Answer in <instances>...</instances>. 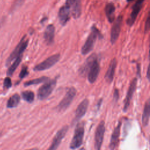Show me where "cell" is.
Instances as JSON below:
<instances>
[{
  "mask_svg": "<svg viewBox=\"0 0 150 150\" xmlns=\"http://www.w3.org/2000/svg\"><path fill=\"white\" fill-rule=\"evenodd\" d=\"M97 38L101 39L103 38V36L100 32L96 28V26H93L91 28V33L88 35L87 40L81 47V52L82 54L86 55L93 50Z\"/></svg>",
  "mask_w": 150,
  "mask_h": 150,
  "instance_id": "1",
  "label": "cell"
},
{
  "mask_svg": "<svg viewBox=\"0 0 150 150\" xmlns=\"http://www.w3.org/2000/svg\"><path fill=\"white\" fill-rule=\"evenodd\" d=\"M84 129L83 124L79 123L76 125L74 129V135L70 144V148L72 149L78 148L81 146L83 142Z\"/></svg>",
  "mask_w": 150,
  "mask_h": 150,
  "instance_id": "2",
  "label": "cell"
},
{
  "mask_svg": "<svg viewBox=\"0 0 150 150\" xmlns=\"http://www.w3.org/2000/svg\"><path fill=\"white\" fill-rule=\"evenodd\" d=\"M56 79L49 80L45 82L38 91V97L39 100H44L48 97L54 90L56 84Z\"/></svg>",
  "mask_w": 150,
  "mask_h": 150,
  "instance_id": "3",
  "label": "cell"
},
{
  "mask_svg": "<svg viewBox=\"0 0 150 150\" xmlns=\"http://www.w3.org/2000/svg\"><path fill=\"white\" fill-rule=\"evenodd\" d=\"M25 38H26V36H24L21 39L19 43L15 47L13 52L11 53L10 56L8 57V58L6 60V66H9L10 63L12 62V61L15 60L19 56L22 55L23 54V52L25 51V50L26 49L28 45V40L25 39Z\"/></svg>",
  "mask_w": 150,
  "mask_h": 150,
  "instance_id": "4",
  "label": "cell"
},
{
  "mask_svg": "<svg viewBox=\"0 0 150 150\" xmlns=\"http://www.w3.org/2000/svg\"><path fill=\"white\" fill-rule=\"evenodd\" d=\"M60 56L59 54H55L50 56L40 63L35 66L33 70L36 71H40L49 69L58 62L60 60Z\"/></svg>",
  "mask_w": 150,
  "mask_h": 150,
  "instance_id": "5",
  "label": "cell"
},
{
  "mask_svg": "<svg viewBox=\"0 0 150 150\" xmlns=\"http://www.w3.org/2000/svg\"><path fill=\"white\" fill-rule=\"evenodd\" d=\"M76 94V90L74 87H70L66 93L64 97L57 106L59 111H63L70 105Z\"/></svg>",
  "mask_w": 150,
  "mask_h": 150,
  "instance_id": "6",
  "label": "cell"
},
{
  "mask_svg": "<svg viewBox=\"0 0 150 150\" xmlns=\"http://www.w3.org/2000/svg\"><path fill=\"white\" fill-rule=\"evenodd\" d=\"M123 17L121 15L118 16L115 21L113 22V25L111 30V36H110V41L112 45L114 44L117 40L120 33L121 32V26L122 23Z\"/></svg>",
  "mask_w": 150,
  "mask_h": 150,
  "instance_id": "7",
  "label": "cell"
},
{
  "mask_svg": "<svg viewBox=\"0 0 150 150\" xmlns=\"http://www.w3.org/2000/svg\"><path fill=\"white\" fill-rule=\"evenodd\" d=\"M68 129L69 127L67 125H64L60 129H59L56 134L50 146L47 150H56L59 147L62 140L63 139L66 134L67 133Z\"/></svg>",
  "mask_w": 150,
  "mask_h": 150,
  "instance_id": "8",
  "label": "cell"
},
{
  "mask_svg": "<svg viewBox=\"0 0 150 150\" xmlns=\"http://www.w3.org/2000/svg\"><path fill=\"white\" fill-rule=\"evenodd\" d=\"M105 132V125L103 121H101L97 127L95 133V149L96 150H100Z\"/></svg>",
  "mask_w": 150,
  "mask_h": 150,
  "instance_id": "9",
  "label": "cell"
},
{
  "mask_svg": "<svg viewBox=\"0 0 150 150\" xmlns=\"http://www.w3.org/2000/svg\"><path fill=\"white\" fill-rule=\"evenodd\" d=\"M145 0H137L136 2L134 4L132 8L131 13L129 16V18L127 19V23L129 26H131L134 23L139 13V11H141L143 3Z\"/></svg>",
  "mask_w": 150,
  "mask_h": 150,
  "instance_id": "10",
  "label": "cell"
},
{
  "mask_svg": "<svg viewBox=\"0 0 150 150\" xmlns=\"http://www.w3.org/2000/svg\"><path fill=\"white\" fill-rule=\"evenodd\" d=\"M99 72H100V64L97 59L93 62V63H92V64L91 65V66L88 69V73L87 74L88 81L90 83H94L98 77Z\"/></svg>",
  "mask_w": 150,
  "mask_h": 150,
  "instance_id": "11",
  "label": "cell"
},
{
  "mask_svg": "<svg viewBox=\"0 0 150 150\" xmlns=\"http://www.w3.org/2000/svg\"><path fill=\"white\" fill-rule=\"evenodd\" d=\"M137 79L135 77L131 81L127 91V96L125 99V102H124V111H126L127 110L130 104L131 100L132 99V97L133 96V94L137 87Z\"/></svg>",
  "mask_w": 150,
  "mask_h": 150,
  "instance_id": "12",
  "label": "cell"
},
{
  "mask_svg": "<svg viewBox=\"0 0 150 150\" xmlns=\"http://www.w3.org/2000/svg\"><path fill=\"white\" fill-rule=\"evenodd\" d=\"M70 13L71 11L70 8L66 5H63L60 8L58 13V18L62 25H65L69 21L70 18Z\"/></svg>",
  "mask_w": 150,
  "mask_h": 150,
  "instance_id": "13",
  "label": "cell"
},
{
  "mask_svg": "<svg viewBox=\"0 0 150 150\" xmlns=\"http://www.w3.org/2000/svg\"><path fill=\"white\" fill-rule=\"evenodd\" d=\"M88 105V100L87 99L83 100L78 105L76 110V115L74 120L75 121L80 120L86 114Z\"/></svg>",
  "mask_w": 150,
  "mask_h": 150,
  "instance_id": "14",
  "label": "cell"
},
{
  "mask_svg": "<svg viewBox=\"0 0 150 150\" xmlns=\"http://www.w3.org/2000/svg\"><path fill=\"white\" fill-rule=\"evenodd\" d=\"M97 59V56L96 54H91L86 60V62L83 63V64L80 67L79 69V74L82 76H86L88 69L93 62Z\"/></svg>",
  "mask_w": 150,
  "mask_h": 150,
  "instance_id": "15",
  "label": "cell"
},
{
  "mask_svg": "<svg viewBox=\"0 0 150 150\" xmlns=\"http://www.w3.org/2000/svg\"><path fill=\"white\" fill-rule=\"evenodd\" d=\"M116 66H117V60L115 58H114L111 60L109 66L108 67V69L104 76L106 81L108 83H111L113 80Z\"/></svg>",
  "mask_w": 150,
  "mask_h": 150,
  "instance_id": "16",
  "label": "cell"
},
{
  "mask_svg": "<svg viewBox=\"0 0 150 150\" xmlns=\"http://www.w3.org/2000/svg\"><path fill=\"white\" fill-rule=\"evenodd\" d=\"M54 26L52 24L49 25L45 29L43 37L46 44L48 45L52 44L53 42L54 37Z\"/></svg>",
  "mask_w": 150,
  "mask_h": 150,
  "instance_id": "17",
  "label": "cell"
},
{
  "mask_svg": "<svg viewBox=\"0 0 150 150\" xmlns=\"http://www.w3.org/2000/svg\"><path fill=\"white\" fill-rule=\"evenodd\" d=\"M120 127L121 122H119L112 132L110 144V148L111 150H114L115 148L117 146L120 134Z\"/></svg>",
  "mask_w": 150,
  "mask_h": 150,
  "instance_id": "18",
  "label": "cell"
},
{
  "mask_svg": "<svg viewBox=\"0 0 150 150\" xmlns=\"http://www.w3.org/2000/svg\"><path fill=\"white\" fill-rule=\"evenodd\" d=\"M115 8L113 3H108L105 7V13L108 21L110 23H112L115 20Z\"/></svg>",
  "mask_w": 150,
  "mask_h": 150,
  "instance_id": "19",
  "label": "cell"
},
{
  "mask_svg": "<svg viewBox=\"0 0 150 150\" xmlns=\"http://www.w3.org/2000/svg\"><path fill=\"white\" fill-rule=\"evenodd\" d=\"M149 112H150V104H149V100H148L145 104L142 117V122L144 127H146L148 124L149 118Z\"/></svg>",
  "mask_w": 150,
  "mask_h": 150,
  "instance_id": "20",
  "label": "cell"
},
{
  "mask_svg": "<svg viewBox=\"0 0 150 150\" xmlns=\"http://www.w3.org/2000/svg\"><path fill=\"white\" fill-rule=\"evenodd\" d=\"M20 96L18 94H15L12 96L7 102V107L8 108H14L18 106L20 101Z\"/></svg>",
  "mask_w": 150,
  "mask_h": 150,
  "instance_id": "21",
  "label": "cell"
},
{
  "mask_svg": "<svg viewBox=\"0 0 150 150\" xmlns=\"http://www.w3.org/2000/svg\"><path fill=\"white\" fill-rule=\"evenodd\" d=\"M22 54L19 56L15 59L14 62L12 63V64L11 65V66L9 67L8 70H7L6 74L8 76H12L13 74V73H14V71H15L16 68L19 65V64L22 60Z\"/></svg>",
  "mask_w": 150,
  "mask_h": 150,
  "instance_id": "22",
  "label": "cell"
},
{
  "mask_svg": "<svg viewBox=\"0 0 150 150\" xmlns=\"http://www.w3.org/2000/svg\"><path fill=\"white\" fill-rule=\"evenodd\" d=\"M49 80V79L46 76H42L40 77L39 78H37V79H35L33 80H30L29 81H26L24 83V86H29L30 85H35V84H38L42 83H45L47 81H48Z\"/></svg>",
  "mask_w": 150,
  "mask_h": 150,
  "instance_id": "23",
  "label": "cell"
},
{
  "mask_svg": "<svg viewBox=\"0 0 150 150\" xmlns=\"http://www.w3.org/2000/svg\"><path fill=\"white\" fill-rule=\"evenodd\" d=\"M22 97L28 103H32L34 100L35 94L32 91H25L22 93Z\"/></svg>",
  "mask_w": 150,
  "mask_h": 150,
  "instance_id": "24",
  "label": "cell"
},
{
  "mask_svg": "<svg viewBox=\"0 0 150 150\" xmlns=\"http://www.w3.org/2000/svg\"><path fill=\"white\" fill-rule=\"evenodd\" d=\"M29 74V72L28 71V67L25 66H23L22 68V70L20 72V74H19V77L20 79H23L24 77H25L26 76H27Z\"/></svg>",
  "mask_w": 150,
  "mask_h": 150,
  "instance_id": "25",
  "label": "cell"
},
{
  "mask_svg": "<svg viewBox=\"0 0 150 150\" xmlns=\"http://www.w3.org/2000/svg\"><path fill=\"white\" fill-rule=\"evenodd\" d=\"M12 86V81L10 77H6L4 81V87L5 88H9Z\"/></svg>",
  "mask_w": 150,
  "mask_h": 150,
  "instance_id": "26",
  "label": "cell"
},
{
  "mask_svg": "<svg viewBox=\"0 0 150 150\" xmlns=\"http://www.w3.org/2000/svg\"><path fill=\"white\" fill-rule=\"evenodd\" d=\"M149 28V16H148L147 19H146V24H145V32L146 33Z\"/></svg>",
  "mask_w": 150,
  "mask_h": 150,
  "instance_id": "27",
  "label": "cell"
},
{
  "mask_svg": "<svg viewBox=\"0 0 150 150\" xmlns=\"http://www.w3.org/2000/svg\"><path fill=\"white\" fill-rule=\"evenodd\" d=\"M118 98V90L116 89L115 90V92L114 94V98L116 100H117Z\"/></svg>",
  "mask_w": 150,
  "mask_h": 150,
  "instance_id": "28",
  "label": "cell"
},
{
  "mask_svg": "<svg viewBox=\"0 0 150 150\" xmlns=\"http://www.w3.org/2000/svg\"><path fill=\"white\" fill-rule=\"evenodd\" d=\"M27 150H38L37 148H32V149H27Z\"/></svg>",
  "mask_w": 150,
  "mask_h": 150,
  "instance_id": "29",
  "label": "cell"
},
{
  "mask_svg": "<svg viewBox=\"0 0 150 150\" xmlns=\"http://www.w3.org/2000/svg\"><path fill=\"white\" fill-rule=\"evenodd\" d=\"M133 0H127V1L128 2H131V1H132Z\"/></svg>",
  "mask_w": 150,
  "mask_h": 150,
  "instance_id": "30",
  "label": "cell"
},
{
  "mask_svg": "<svg viewBox=\"0 0 150 150\" xmlns=\"http://www.w3.org/2000/svg\"><path fill=\"white\" fill-rule=\"evenodd\" d=\"M79 150H85V149L83 148H80V149H79Z\"/></svg>",
  "mask_w": 150,
  "mask_h": 150,
  "instance_id": "31",
  "label": "cell"
},
{
  "mask_svg": "<svg viewBox=\"0 0 150 150\" xmlns=\"http://www.w3.org/2000/svg\"><path fill=\"white\" fill-rule=\"evenodd\" d=\"M1 133H0V136H1Z\"/></svg>",
  "mask_w": 150,
  "mask_h": 150,
  "instance_id": "32",
  "label": "cell"
}]
</instances>
